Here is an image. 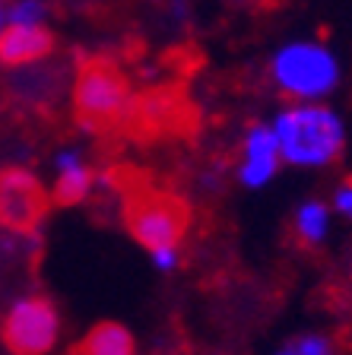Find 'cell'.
<instances>
[{
	"instance_id": "1",
	"label": "cell",
	"mask_w": 352,
	"mask_h": 355,
	"mask_svg": "<svg viewBox=\"0 0 352 355\" xmlns=\"http://www.w3.org/2000/svg\"><path fill=\"white\" fill-rule=\"evenodd\" d=\"M111 181L124 187V225L137 244L149 254L178 251L191 225V207L178 193L143 181H127L124 171Z\"/></svg>"
},
{
	"instance_id": "2",
	"label": "cell",
	"mask_w": 352,
	"mask_h": 355,
	"mask_svg": "<svg viewBox=\"0 0 352 355\" xmlns=\"http://www.w3.org/2000/svg\"><path fill=\"white\" fill-rule=\"evenodd\" d=\"M131 83L127 73L108 58H86L74 80V118L89 133H108L127 121Z\"/></svg>"
},
{
	"instance_id": "3",
	"label": "cell",
	"mask_w": 352,
	"mask_h": 355,
	"mask_svg": "<svg viewBox=\"0 0 352 355\" xmlns=\"http://www.w3.org/2000/svg\"><path fill=\"white\" fill-rule=\"evenodd\" d=\"M273 133L279 143V155L289 165H308V168L337 162L346 143L340 118L330 108L315 102L286 108L276 118Z\"/></svg>"
},
{
	"instance_id": "4",
	"label": "cell",
	"mask_w": 352,
	"mask_h": 355,
	"mask_svg": "<svg viewBox=\"0 0 352 355\" xmlns=\"http://www.w3.org/2000/svg\"><path fill=\"white\" fill-rule=\"evenodd\" d=\"M273 80L292 98H321L337 86L340 64L317 42H289L273 58Z\"/></svg>"
},
{
	"instance_id": "5",
	"label": "cell",
	"mask_w": 352,
	"mask_h": 355,
	"mask_svg": "<svg viewBox=\"0 0 352 355\" xmlns=\"http://www.w3.org/2000/svg\"><path fill=\"white\" fill-rule=\"evenodd\" d=\"M51 213V193L44 191L38 175L19 165L0 168V229L32 235Z\"/></svg>"
},
{
	"instance_id": "6",
	"label": "cell",
	"mask_w": 352,
	"mask_h": 355,
	"mask_svg": "<svg viewBox=\"0 0 352 355\" xmlns=\"http://www.w3.org/2000/svg\"><path fill=\"white\" fill-rule=\"evenodd\" d=\"M60 318L51 298L26 295L7 311L3 318V346L13 355H44L58 343Z\"/></svg>"
},
{
	"instance_id": "7",
	"label": "cell",
	"mask_w": 352,
	"mask_h": 355,
	"mask_svg": "<svg viewBox=\"0 0 352 355\" xmlns=\"http://www.w3.org/2000/svg\"><path fill=\"white\" fill-rule=\"evenodd\" d=\"M54 32L48 26H3L0 32V67H32L54 51Z\"/></svg>"
},
{
	"instance_id": "8",
	"label": "cell",
	"mask_w": 352,
	"mask_h": 355,
	"mask_svg": "<svg viewBox=\"0 0 352 355\" xmlns=\"http://www.w3.org/2000/svg\"><path fill=\"white\" fill-rule=\"evenodd\" d=\"M279 143H276V133L264 124H254L244 137V146H242V181L248 187H264L279 168Z\"/></svg>"
},
{
	"instance_id": "9",
	"label": "cell",
	"mask_w": 352,
	"mask_h": 355,
	"mask_svg": "<svg viewBox=\"0 0 352 355\" xmlns=\"http://www.w3.org/2000/svg\"><path fill=\"white\" fill-rule=\"evenodd\" d=\"M54 165H58V181L51 187V203H58V207H76V203H83L89 197V191H92V181H96L92 168L83 162L76 149L58 153Z\"/></svg>"
},
{
	"instance_id": "10",
	"label": "cell",
	"mask_w": 352,
	"mask_h": 355,
	"mask_svg": "<svg viewBox=\"0 0 352 355\" xmlns=\"http://www.w3.org/2000/svg\"><path fill=\"white\" fill-rule=\"evenodd\" d=\"M133 336L124 324H115V320H102L92 330L76 343L74 355H133Z\"/></svg>"
},
{
	"instance_id": "11",
	"label": "cell",
	"mask_w": 352,
	"mask_h": 355,
	"mask_svg": "<svg viewBox=\"0 0 352 355\" xmlns=\"http://www.w3.org/2000/svg\"><path fill=\"white\" fill-rule=\"evenodd\" d=\"M327 222H330V209L321 200H311V203H301L299 213H295V235L305 248H315L327 238Z\"/></svg>"
},
{
	"instance_id": "12",
	"label": "cell",
	"mask_w": 352,
	"mask_h": 355,
	"mask_svg": "<svg viewBox=\"0 0 352 355\" xmlns=\"http://www.w3.org/2000/svg\"><path fill=\"white\" fill-rule=\"evenodd\" d=\"M48 13H51L48 0H10L7 26H44Z\"/></svg>"
},
{
	"instance_id": "13",
	"label": "cell",
	"mask_w": 352,
	"mask_h": 355,
	"mask_svg": "<svg viewBox=\"0 0 352 355\" xmlns=\"http://www.w3.org/2000/svg\"><path fill=\"white\" fill-rule=\"evenodd\" d=\"M276 355H337V349L321 333H301V336L289 340Z\"/></svg>"
},
{
	"instance_id": "14",
	"label": "cell",
	"mask_w": 352,
	"mask_h": 355,
	"mask_svg": "<svg viewBox=\"0 0 352 355\" xmlns=\"http://www.w3.org/2000/svg\"><path fill=\"white\" fill-rule=\"evenodd\" d=\"M333 207H337L340 216H346V219L352 222V178H346L343 184L337 187V193H333Z\"/></svg>"
},
{
	"instance_id": "15",
	"label": "cell",
	"mask_w": 352,
	"mask_h": 355,
	"mask_svg": "<svg viewBox=\"0 0 352 355\" xmlns=\"http://www.w3.org/2000/svg\"><path fill=\"white\" fill-rule=\"evenodd\" d=\"M7 26V0H0V32Z\"/></svg>"
},
{
	"instance_id": "16",
	"label": "cell",
	"mask_w": 352,
	"mask_h": 355,
	"mask_svg": "<svg viewBox=\"0 0 352 355\" xmlns=\"http://www.w3.org/2000/svg\"><path fill=\"white\" fill-rule=\"evenodd\" d=\"M228 3H235V7H251V3H257V0H228Z\"/></svg>"
}]
</instances>
